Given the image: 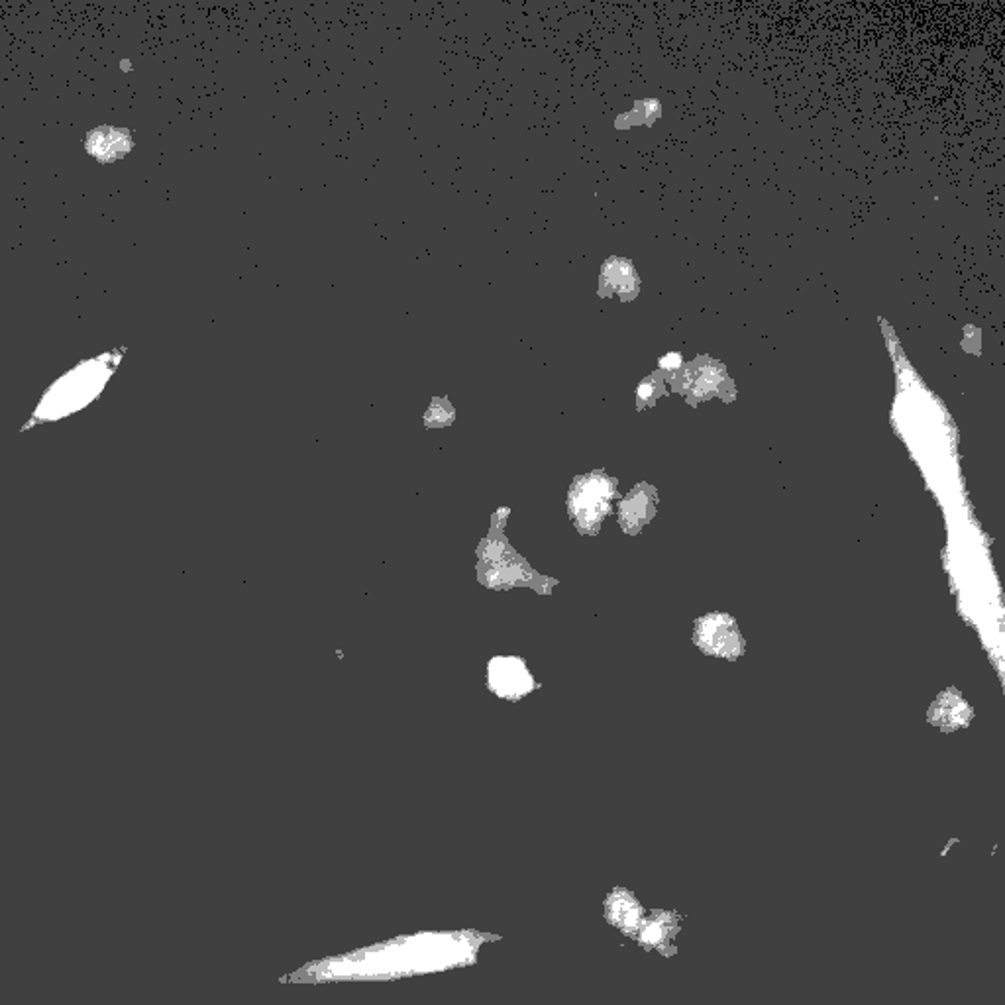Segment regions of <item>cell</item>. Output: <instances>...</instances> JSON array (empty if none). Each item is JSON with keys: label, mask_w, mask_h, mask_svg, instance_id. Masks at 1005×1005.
<instances>
[{"label": "cell", "mask_w": 1005, "mask_h": 1005, "mask_svg": "<svg viewBox=\"0 0 1005 1005\" xmlns=\"http://www.w3.org/2000/svg\"><path fill=\"white\" fill-rule=\"evenodd\" d=\"M511 513H513L511 505H499V507L491 513V517H489V529L503 530V532H507V525H509V521H511Z\"/></svg>", "instance_id": "cell-10"}, {"label": "cell", "mask_w": 1005, "mask_h": 1005, "mask_svg": "<svg viewBox=\"0 0 1005 1005\" xmlns=\"http://www.w3.org/2000/svg\"><path fill=\"white\" fill-rule=\"evenodd\" d=\"M617 481L605 472H589L574 477L566 493L568 517L583 536H595L611 515Z\"/></svg>", "instance_id": "cell-2"}, {"label": "cell", "mask_w": 1005, "mask_h": 1005, "mask_svg": "<svg viewBox=\"0 0 1005 1005\" xmlns=\"http://www.w3.org/2000/svg\"><path fill=\"white\" fill-rule=\"evenodd\" d=\"M108 370H73L55 381L44 393L30 421L22 426V432L34 428L36 424L57 423L71 417L77 411L89 407L103 391Z\"/></svg>", "instance_id": "cell-1"}, {"label": "cell", "mask_w": 1005, "mask_h": 1005, "mask_svg": "<svg viewBox=\"0 0 1005 1005\" xmlns=\"http://www.w3.org/2000/svg\"><path fill=\"white\" fill-rule=\"evenodd\" d=\"M605 915L609 923L633 937H636V929H640V923L644 919L633 894L625 890H615L613 894H609L605 901Z\"/></svg>", "instance_id": "cell-6"}, {"label": "cell", "mask_w": 1005, "mask_h": 1005, "mask_svg": "<svg viewBox=\"0 0 1005 1005\" xmlns=\"http://www.w3.org/2000/svg\"><path fill=\"white\" fill-rule=\"evenodd\" d=\"M483 686L505 703H521L542 688L529 662L517 652H497L483 666Z\"/></svg>", "instance_id": "cell-3"}, {"label": "cell", "mask_w": 1005, "mask_h": 1005, "mask_svg": "<svg viewBox=\"0 0 1005 1005\" xmlns=\"http://www.w3.org/2000/svg\"><path fill=\"white\" fill-rule=\"evenodd\" d=\"M334 656H336L340 662H344V660H346V654H344V650H342V648H336V650H334Z\"/></svg>", "instance_id": "cell-11"}, {"label": "cell", "mask_w": 1005, "mask_h": 1005, "mask_svg": "<svg viewBox=\"0 0 1005 1005\" xmlns=\"http://www.w3.org/2000/svg\"><path fill=\"white\" fill-rule=\"evenodd\" d=\"M970 719V711L960 697V693H945L931 709V721L939 727L954 729L966 725Z\"/></svg>", "instance_id": "cell-8"}, {"label": "cell", "mask_w": 1005, "mask_h": 1005, "mask_svg": "<svg viewBox=\"0 0 1005 1005\" xmlns=\"http://www.w3.org/2000/svg\"><path fill=\"white\" fill-rule=\"evenodd\" d=\"M458 419V411L454 403L446 395H436L430 399L428 407L424 409L423 426L424 430H442L450 428Z\"/></svg>", "instance_id": "cell-9"}, {"label": "cell", "mask_w": 1005, "mask_h": 1005, "mask_svg": "<svg viewBox=\"0 0 1005 1005\" xmlns=\"http://www.w3.org/2000/svg\"><path fill=\"white\" fill-rule=\"evenodd\" d=\"M739 633L729 617H709L697 627V640L709 650V654H725L731 640H739Z\"/></svg>", "instance_id": "cell-7"}, {"label": "cell", "mask_w": 1005, "mask_h": 1005, "mask_svg": "<svg viewBox=\"0 0 1005 1005\" xmlns=\"http://www.w3.org/2000/svg\"><path fill=\"white\" fill-rule=\"evenodd\" d=\"M476 578L485 589L511 591L529 587L538 595H550L558 585V580L538 574L517 548L493 564H476Z\"/></svg>", "instance_id": "cell-4"}, {"label": "cell", "mask_w": 1005, "mask_h": 1005, "mask_svg": "<svg viewBox=\"0 0 1005 1005\" xmlns=\"http://www.w3.org/2000/svg\"><path fill=\"white\" fill-rule=\"evenodd\" d=\"M120 63H122L120 67H122L124 71H130V69H132V65H130V61H128V59H124V61H120Z\"/></svg>", "instance_id": "cell-12"}, {"label": "cell", "mask_w": 1005, "mask_h": 1005, "mask_svg": "<svg viewBox=\"0 0 1005 1005\" xmlns=\"http://www.w3.org/2000/svg\"><path fill=\"white\" fill-rule=\"evenodd\" d=\"M132 146L130 132L122 128H99L87 134V152L103 163L124 158Z\"/></svg>", "instance_id": "cell-5"}]
</instances>
